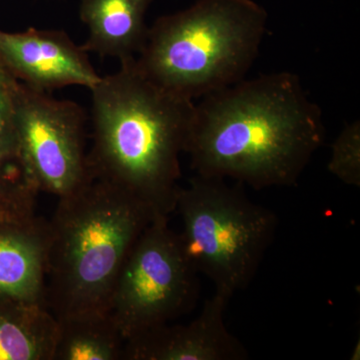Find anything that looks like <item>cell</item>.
Returning a JSON list of instances; mask_svg holds the SVG:
<instances>
[{
	"label": "cell",
	"mask_w": 360,
	"mask_h": 360,
	"mask_svg": "<svg viewBox=\"0 0 360 360\" xmlns=\"http://www.w3.org/2000/svg\"><path fill=\"white\" fill-rule=\"evenodd\" d=\"M321 108L295 73L241 80L195 104L186 153L196 175L292 186L321 148Z\"/></svg>",
	"instance_id": "cell-1"
},
{
	"label": "cell",
	"mask_w": 360,
	"mask_h": 360,
	"mask_svg": "<svg viewBox=\"0 0 360 360\" xmlns=\"http://www.w3.org/2000/svg\"><path fill=\"white\" fill-rule=\"evenodd\" d=\"M92 176L127 191L155 217L174 212L195 103L146 77L135 58L90 89Z\"/></svg>",
	"instance_id": "cell-2"
},
{
	"label": "cell",
	"mask_w": 360,
	"mask_h": 360,
	"mask_svg": "<svg viewBox=\"0 0 360 360\" xmlns=\"http://www.w3.org/2000/svg\"><path fill=\"white\" fill-rule=\"evenodd\" d=\"M155 217L131 194L94 177L58 198L46 224L45 303L52 314L108 312L127 255Z\"/></svg>",
	"instance_id": "cell-3"
},
{
	"label": "cell",
	"mask_w": 360,
	"mask_h": 360,
	"mask_svg": "<svg viewBox=\"0 0 360 360\" xmlns=\"http://www.w3.org/2000/svg\"><path fill=\"white\" fill-rule=\"evenodd\" d=\"M267 20L253 0H198L149 26L135 63L162 89L191 101L202 98L245 79Z\"/></svg>",
	"instance_id": "cell-4"
},
{
	"label": "cell",
	"mask_w": 360,
	"mask_h": 360,
	"mask_svg": "<svg viewBox=\"0 0 360 360\" xmlns=\"http://www.w3.org/2000/svg\"><path fill=\"white\" fill-rule=\"evenodd\" d=\"M174 212L180 245L198 274L229 300L245 290L276 238L278 219L224 179L195 175L180 187Z\"/></svg>",
	"instance_id": "cell-5"
},
{
	"label": "cell",
	"mask_w": 360,
	"mask_h": 360,
	"mask_svg": "<svg viewBox=\"0 0 360 360\" xmlns=\"http://www.w3.org/2000/svg\"><path fill=\"white\" fill-rule=\"evenodd\" d=\"M168 219L148 224L116 279L108 312L124 341L188 314L200 297L198 272Z\"/></svg>",
	"instance_id": "cell-6"
},
{
	"label": "cell",
	"mask_w": 360,
	"mask_h": 360,
	"mask_svg": "<svg viewBox=\"0 0 360 360\" xmlns=\"http://www.w3.org/2000/svg\"><path fill=\"white\" fill-rule=\"evenodd\" d=\"M86 115L82 106L21 84L16 129L26 165L40 191L60 198L94 179L85 153Z\"/></svg>",
	"instance_id": "cell-7"
},
{
	"label": "cell",
	"mask_w": 360,
	"mask_h": 360,
	"mask_svg": "<svg viewBox=\"0 0 360 360\" xmlns=\"http://www.w3.org/2000/svg\"><path fill=\"white\" fill-rule=\"evenodd\" d=\"M0 59L21 84L47 94L71 85L92 89L101 78L63 30H0Z\"/></svg>",
	"instance_id": "cell-8"
},
{
	"label": "cell",
	"mask_w": 360,
	"mask_h": 360,
	"mask_svg": "<svg viewBox=\"0 0 360 360\" xmlns=\"http://www.w3.org/2000/svg\"><path fill=\"white\" fill-rule=\"evenodd\" d=\"M229 298L219 292L205 300L188 324L167 323L125 341L127 360H245L248 352L229 333L224 314Z\"/></svg>",
	"instance_id": "cell-9"
},
{
	"label": "cell",
	"mask_w": 360,
	"mask_h": 360,
	"mask_svg": "<svg viewBox=\"0 0 360 360\" xmlns=\"http://www.w3.org/2000/svg\"><path fill=\"white\" fill-rule=\"evenodd\" d=\"M153 0H80V20L89 37L82 45L87 53L123 61L143 49L149 26L146 16Z\"/></svg>",
	"instance_id": "cell-10"
},
{
	"label": "cell",
	"mask_w": 360,
	"mask_h": 360,
	"mask_svg": "<svg viewBox=\"0 0 360 360\" xmlns=\"http://www.w3.org/2000/svg\"><path fill=\"white\" fill-rule=\"evenodd\" d=\"M45 255L46 224L37 217L0 229V295L45 303Z\"/></svg>",
	"instance_id": "cell-11"
},
{
	"label": "cell",
	"mask_w": 360,
	"mask_h": 360,
	"mask_svg": "<svg viewBox=\"0 0 360 360\" xmlns=\"http://www.w3.org/2000/svg\"><path fill=\"white\" fill-rule=\"evenodd\" d=\"M58 319L44 302L6 296L0 307V360H52Z\"/></svg>",
	"instance_id": "cell-12"
},
{
	"label": "cell",
	"mask_w": 360,
	"mask_h": 360,
	"mask_svg": "<svg viewBox=\"0 0 360 360\" xmlns=\"http://www.w3.org/2000/svg\"><path fill=\"white\" fill-rule=\"evenodd\" d=\"M20 82L0 59V188H11L20 210L34 214L39 184L21 153L16 129V101Z\"/></svg>",
	"instance_id": "cell-13"
},
{
	"label": "cell",
	"mask_w": 360,
	"mask_h": 360,
	"mask_svg": "<svg viewBox=\"0 0 360 360\" xmlns=\"http://www.w3.org/2000/svg\"><path fill=\"white\" fill-rule=\"evenodd\" d=\"M52 360L122 359L124 340L108 312L60 317Z\"/></svg>",
	"instance_id": "cell-14"
},
{
	"label": "cell",
	"mask_w": 360,
	"mask_h": 360,
	"mask_svg": "<svg viewBox=\"0 0 360 360\" xmlns=\"http://www.w3.org/2000/svg\"><path fill=\"white\" fill-rule=\"evenodd\" d=\"M328 172L347 186H360V122L347 124L336 137L328 165Z\"/></svg>",
	"instance_id": "cell-15"
}]
</instances>
